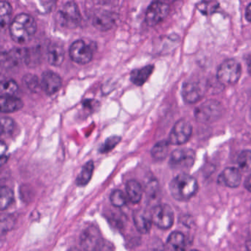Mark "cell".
<instances>
[{
	"label": "cell",
	"instance_id": "1",
	"mask_svg": "<svg viewBox=\"0 0 251 251\" xmlns=\"http://www.w3.org/2000/svg\"><path fill=\"white\" fill-rule=\"evenodd\" d=\"M36 29L35 19L26 13H21L10 23V37L18 44H25L33 37Z\"/></svg>",
	"mask_w": 251,
	"mask_h": 251
},
{
	"label": "cell",
	"instance_id": "2",
	"mask_svg": "<svg viewBox=\"0 0 251 251\" xmlns=\"http://www.w3.org/2000/svg\"><path fill=\"white\" fill-rule=\"evenodd\" d=\"M198 184L194 177L183 173L171 181L169 190L171 195L178 201H187L197 193Z\"/></svg>",
	"mask_w": 251,
	"mask_h": 251
},
{
	"label": "cell",
	"instance_id": "3",
	"mask_svg": "<svg viewBox=\"0 0 251 251\" xmlns=\"http://www.w3.org/2000/svg\"><path fill=\"white\" fill-rule=\"evenodd\" d=\"M223 111V107L219 101L208 100L195 109V117L200 123H212L221 117Z\"/></svg>",
	"mask_w": 251,
	"mask_h": 251
},
{
	"label": "cell",
	"instance_id": "4",
	"mask_svg": "<svg viewBox=\"0 0 251 251\" xmlns=\"http://www.w3.org/2000/svg\"><path fill=\"white\" fill-rule=\"evenodd\" d=\"M57 19L63 27L74 29L81 23L82 16L76 3L68 1L57 12Z\"/></svg>",
	"mask_w": 251,
	"mask_h": 251
},
{
	"label": "cell",
	"instance_id": "5",
	"mask_svg": "<svg viewBox=\"0 0 251 251\" xmlns=\"http://www.w3.org/2000/svg\"><path fill=\"white\" fill-rule=\"evenodd\" d=\"M242 74L241 65L234 59L225 60L220 66L217 74L218 81L223 85H235Z\"/></svg>",
	"mask_w": 251,
	"mask_h": 251
},
{
	"label": "cell",
	"instance_id": "6",
	"mask_svg": "<svg viewBox=\"0 0 251 251\" xmlns=\"http://www.w3.org/2000/svg\"><path fill=\"white\" fill-rule=\"evenodd\" d=\"M195 153L190 149H176L172 152L169 158V165L173 169L189 170L194 165Z\"/></svg>",
	"mask_w": 251,
	"mask_h": 251
},
{
	"label": "cell",
	"instance_id": "7",
	"mask_svg": "<svg viewBox=\"0 0 251 251\" xmlns=\"http://www.w3.org/2000/svg\"><path fill=\"white\" fill-rule=\"evenodd\" d=\"M153 224L162 229H169L174 224V212L167 204L156 205L151 213Z\"/></svg>",
	"mask_w": 251,
	"mask_h": 251
},
{
	"label": "cell",
	"instance_id": "8",
	"mask_svg": "<svg viewBox=\"0 0 251 251\" xmlns=\"http://www.w3.org/2000/svg\"><path fill=\"white\" fill-rule=\"evenodd\" d=\"M169 11V4L165 0H156L147 8L146 22L149 26H156L165 20Z\"/></svg>",
	"mask_w": 251,
	"mask_h": 251
},
{
	"label": "cell",
	"instance_id": "9",
	"mask_svg": "<svg viewBox=\"0 0 251 251\" xmlns=\"http://www.w3.org/2000/svg\"><path fill=\"white\" fill-rule=\"evenodd\" d=\"M193 134V126L187 121L179 120L174 125L169 136V143L172 145H182L187 143Z\"/></svg>",
	"mask_w": 251,
	"mask_h": 251
},
{
	"label": "cell",
	"instance_id": "10",
	"mask_svg": "<svg viewBox=\"0 0 251 251\" xmlns=\"http://www.w3.org/2000/svg\"><path fill=\"white\" fill-rule=\"evenodd\" d=\"M69 55L75 63L81 65L87 64L92 60L93 51L85 41L78 40L71 45Z\"/></svg>",
	"mask_w": 251,
	"mask_h": 251
},
{
	"label": "cell",
	"instance_id": "11",
	"mask_svg": "<svg viewBox=\"0 0 251 251\" xmlns=\"http://www.w3.org/2000/svg\"><path fill=\"white\" fill-rule=\"evenodd\" d=\"M205 91L203 83L199 81L190 80L183 85L181 94L186 102L195 104L203 99Z\"/></svg>",
	"mask_w": 251,
	"mask_h": 251
},
{
	"label": "cell",
	"instance_id": "12",
	"mask_svg": "<svg viewBox=\"0 0 251 251\" xmlns=\"http://www.w3.org/2000/svg\"><path fill=\"white\" fill-rule=\"evenodd\" d=\"M101 234L95 227H88L81 235V246L87 251H99L103 246Z\"/></svg>",
	"mask_w": 251,
	"mask_h": 251
},
{
	"label": "cell",
	"instance_id": "13",
	"mask_svg": "<svg viewBox=\"0 0 251 251\" xmlns=\"http://www.w3.org/2000/svg\"><path fill=\"white\" fill-rule=\"evenodd\" d=\"M41 82V88L47 95L56 94L61 88V78L52 71H46L42 74Z\"/></svg>",
	"mask_w": 251,
	"mask_h": 251
},
{
	"label": "cell",
	"instance_id": "14",
	"mask_svg": "<svg viewBox=\"0 0 251 251\" xmlns=\"http://www.w3.org/2000/svg\"><path fill=\"white\" fill-rule=\"evenodd\" d=\"M242 181V174L240 170L234 167L225 168L218 178V182L225 187L236 188Z\"/></svg>",
	"mask_w": 251,
	"mask_h": 251
},
{
	"label": "cell",
	"instance_id": "15",
	"mask_svg": "<svg viewBox=\"0 0 251 251\" xmlns=\"http://www.w3.org/2000/svg\"><path fill=\"white\" fill-rule=\"evenodd\" d=\"M134 221L137 230L141 234H147L151 229V215L144 210H136L134 212Z\"/></svg>",
	"mask_w": 251,
	"mask_h": 251
},
{
	"label": "cell",
	"instance_id": "16",
	"mask_svg": "<svg viewBox=\"0 0 251 251\" xmlns=\"http://www.w3.org/2000/svg\"><path fill=\"white\" fill-rule=\"evenodd\" d=\"M23 105V101L14 96H1L0 98V110L3 113L19 111Z\"/></svg>",
	"mask_w": 251,
	"mask_h": 251
},
{
	"label": "cell",
	"instance_id": "17",
	"mask_svg": "<svg viewBox=\"0 0 251 251\" xmlns=\"http://www.w3.org/2000/svg\"><path fill=\"white\" fill-rule=\"evenodd\" d=\"M153 70H154V66L151 65L144 66L141 69H134L131 73V82L137 86H141L151 76Z\"/></svg>",
	"mask_w": 251,
	"mask_h": 251
},
{
	"label": "cell",
	"instance_id": "18",
	"mask_svg": "<svg viewBox=\"0 0 251 251\" xmlns=\"http://www.w3.org/2000/svg\"><path fill=\"white\" fill-rule=\"evenodd\" d=\"M47 58L50 65L59 66L64 60V50L63 47L57 44H53L49 47Z\"/></svg>",
	"mask_w": 251,
	"mask_h": 251
},
{
	"label": "cell",
	"instance_id": "19",
	"mask_svg": "<svg viewBox=\"0 0 251 251\" xmlns=\"http://www.w3.org/2000/svg\"><path fill=\"white\" fill-rule=\"evenodd\" d=\"M126 193L131 202L138 203L142 198V187L136 180H130L126 184Z\"/></svg>",
	"mask_w": 251,
	"mask_h": 251
},
{
	"label": "cell",
	"instance_id": "20",
	"mask_svg": "<svg viewBox=\"0 0 251 251\" xmlns=\"http://www.w3.org/2000/svg\"><path fill=\"white\" fill-rule=\"evenodd\" d=\"M115 19L112 13L108 11L100 12L94 18V25L99 29H109L114 24Z\"/></svg>",
	"mask_w": 251,
	"mask_h": 251
},
{
	"label": "cell",
	"instance_id": "21",
	"mask_svg": "<svg viewBox=\"0 0 251 251\" xmlns=\"http://www.w3.org/2000/svg\"><path fill=\"white\" fill-rule=\"evenodd\" d=\"M94 165L93 161H88L83 166L80 174H78L76 178L77 185L79 187H84L87 185L91 180L94 172Z\"/></svg>",
	"mask_w": 251,
	"mask_h": 251
},
{
	"label": "cell",
	"instance_id": "22",
	"mask_svg": "<svg viewBox=\"0 0 251 251\" xmlns=\"http://www.w3.org/2000/svg\"><path fill=\"white\" fill-rule=\"evenodd\" d=\"M169 246L175 251H185L187 248L186 237L179 231H174L167 239Z\"/></svg>",
	"mask_w": 251,
	"mask_h": 251
},
{
	"label": "cell",
	"instance_id": "23",
	"mask_svg": "<svg viewBox=\"0 0 251 251\" xmlns=\"http://www.w3.org/2000/svg\"><path fill=\"white\" fill-rule=\"evenodd\" d=\"M169 144L170 143L167 140H162L156 143L152 149V157L156 161L164 160L167 156Z\"/></svg>",
	"mask_w": 251,
	"mask_h": 251
},
{
	"label": "cell",
	"instance_id": "24",
	"mask_svg": "<svg viewBox=\"0 0 251 251\" xmlns=\"http://www.w3.org/2000/svg\"><path fill=\"white\" fill-rule=\"evenodd\" d=\"M14 194L13 190L9 187L2 186L0 190V208L1 210L7 209L13 203Z\"/></svg>",
	"mask_w": 251,
	"mask_h": 251
},
{
	"label": "cell",
	"instance_id": "25",
	"mask_svg": "<svg viewBox=\"0 0 251 251\" xmlns=\"http://www.w3.org/2000/svg\"><path fill=\"white\" fill-rule=\"evenodd\" d=\"M19 90L16 81L13 79H5L1 81L0 85V95L14 96Z\"/></svg>",
	"mask_w": 251,
	"mask_h": 251
},
{
	"label": "cell",
	"instance_id": "26",
	"mask_svg": "<svg viewBox=\"0 0 251 251\" xmlns=\"http://www.w3.org/2000/svg\"><path fill=\"white\" fill-rule=\"evenodd\" d=\"M24 85L29 91L32 93H38L41 89V82L38 76L31 74L24 76L22 79Z\"/></svg>",
	"mask_w": 251,
	"mask_h": 251
},
{
	"label": "cell",
	"instance_id": "27",
	"mask_svg": "<svg viewBox=\"0 0 251 251\" xmlns=\"http://www.w3.org/2000/svg\"><path fill=\"white\" fill-rule=\"evenodd\" d=\"M219 7L218 1L215 0H203L197 4V8L206 16L213 14Z\"/></svg>",
	"mask_w": 251,
	"mask_h": 251
},
{
	"label": "cell",
	"instance_id": "28",
	"mask_svg": "<svg viewBox=\"0 0 251 251\" xmlns=\"http://www.w3.org/2000/svg\"><path fill=\"white\" fill-rule=\"evenodd\" d=\"M239 168L243 172L251 173V151H243L237 159Z\"/></svg>",
	"mask_w": 251,
	"mask_h": 251
},
{
	"label": "cell",
	"instance_id": "29",
	"mask_svg": "<svg viewBox=\"0 0 251 251\" xmlns=\"http://www.w3.org/2000/svg\"><path fill=\"white\" fill-rule=\"evenodd\" d=\"M0 8H1V27H4L6 25H8L11 20L13 9L10 4L6 1H1Z\"/></svg>",
	"mask_w": 251,
	"mask_h": 251
},
{
	"label": "cell",
	"instance_id": "30",
	"mask_svg": "<svg viewBox=\"0 0 251 251\" xmlns=\"http://www.w3.org/2000/svg\"><path fill=\"white\" fill-rule=\"evenodd\" d=\"M111 202L113 206L116 207H122L127 203L126 197L123 192L119 190H116L112 192L110 196Z\"/></svg>",
	"mask_w": 251,
	"mask_h": 251
},
{
	"label": "cell",
	"instance_id": "31",
	"mask_svg": "<svg viewBox=\"0 0 251 251\" xmlns=\"http://www.w3.org/2000/svg\"><path fill=\"white\" fill-rule=\"evenodd\" d=\"M121 141V137L119 136H112V137H109L107 140L105 141V143L102 145L100 149V151L102 153H108L113 150Z\"/></svg>",
	"mask_w": 251,
	"mask_h": 251
},
{
	"label": "cell",
	"instance_id": "32",
	"mask_svg": "<svg viewBox=\"0 0 251 251\" xmlns=\"http://www.w3.org/2000/svg\"><path fill=\"white\" fill-rule=\"evenodd\" d=\"M16 124L13 119L9 117H2L1 119V134H8L13 132Z\"/></svg>",
	"mask_w": 251,
	"mask_h": 251
},
{
	"label": "cell",
	"instance_id": "33",
	"mask_svg": "<svg viewBox=\"0 0 251 251\" xmlns=\"http://www.w3.org/2000/svg\"><path fill=\"white\" fill-rule=\"evenodd\" d=\"M246 18L249 22H251V3L246 8Z\"/></svg>",
	"mask_w": 251,
	"mask_h": 251
},
{
	"label": "cell",
	"instance_id": "34",
	"mask_svg": "<svg viewBox=\"0 0 251 251\" xmlns=\"http://www.w3.org/2000/svg\"><path fill=\"white\" fill-rule=\"evenodd\" d=\"M7 151V146L4 142H1V146H0V153H1V155H4V153H6V151Z\"/></svg>",
	"mask_w": 251,
	"mask_h": 251
},
{
	"label": "cell",
	"instance_id": "35",
	"mask_svg": "<svg viewBox=\"0 0 251 251\" xmlns=\"http://www.w3.org/2000/svg\"><path fill=\"white\" fill-rule=\"evenodd\" d=\"M245 185H246V187L247 188V190H249V191L251 192V173L250 176L248 177L247 180H246V184H245Z\"/></svg>",
	"mask_w": 251,
	"mask_h": 251
},
{
	"label": "cell",
	"instance_id": "36",
	"mask_svg": "<svg viewBox=\"0 0 251 251\" xmlns=\"http://www.w3.org/2000/svg\"><path fill=\"white\" fill-rule=\"evenodd\" d=\"M7 159H8V156H7V155H1V161H0V162H1V166H2V165H4V163H6V162H7Z\"/></svg>",
	"mask_w": 251,
	"mask_h": 251
},
{
	"label": "cell",
	"instance_id": "37",
	"mask_svg": "<svg viewBox=\"0 0 251 251\" xmlns=\"http://www.w3.org/2000/svg\"><path fill=\"white\" fill-rule=\"evenodd\" d=\"M249 73H250L251 75V60H250V61H249Z\"/></svg>",
	"mask_w": 251,
	"mask_h": 251
},
{
	"label": "cell",
	"instance_id": "38",
	"mask_svg": "<svg viewBox=\"0 0 251 251\" xmlns=\"http://www.w3.org/2000/svg\"><path fill=\"white\" fill-rule=\"evenodd\" d=\"M198 251L193 250V251Z\"/></svg>",
	"mask_w": 251,
	"mask_h": 251
}]
</instances>
